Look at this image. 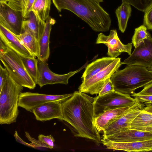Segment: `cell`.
<instances>
[{
  "mask_svg": "<svg viewBox=\"0 0 152 152\" xmlns=\"http://www.w3.org/2000/svg\"><path fill=\"white\" fill-rule=\"evenodd\" d=\"M23 19L21 13L11 7L5 0L0 1V25L19 35L22 33Z\"/></svg>",
  "mask_w": 152,
  "mask_h": 152,
  "instance_id": "cell-9",
  "label": "cell"
},
{
  "mask_svg": "<svg viewBox=\"0 0 152 152\" xmlns=\"http://www.w3.org/2000/svg\"><path fill=\"white\" fill-rule=\"evenodd\" d=\"M147 68L149 71L152 72V64L149 67H147Z\"/></svg>",
  "mask_w": 152,
  "mask_h": 152,
  "instance_id": "cell-39",
  "label": "cell"
},
{
  "mask_svg": "<svg viewBox=\"0 0 152 152\" xmlns=\"http://www.w3.org/2000/svg\"><path fill=\"white\" fill-rule=\"evenodd\" d=\"M14 137L15 138L16 141L26 146L33 148V146L31 143L26 142L19 137L17 131H15L14 134Z\"/></svg>",
  "mask_w": 152,
  "mask_h": 152,
  "instance_id": "cell-37",
  "label": "cell"
},
{
  "mask_svg": "<svg viewBox=\"0 0 152 152\" xmlns=\"http://www.w3.org/2000/svg\"><path fill=\"white\" fill-rule=\"evenodd\" d=\"M9 0H5V1H6V2H8Z\"/></svg>",
  "mask_w": 152,
  "mask_h": 152,
  "instance_id": "cell-41",
  "label": "cell"
},
{
  "mask_svg": "<svg viewBox=\"0 0 152 152\" xmlns=\"http://www.w3.org/2000/svg\"><path fill=\"white\" fill-rule=\"evenodd\" d=\"M131 95L140 102H143L149 104L152 103V95H141L135 93Z\"/></svg>",
  "mask_w": 152,
  "mask_h": 152,
  "instance_id": "cell-34",
  "label": "cell"
},
{
  "mask_svg": "<svg viewBox=\"0 0 152 152\" xmlns=\"http://www.w3.org/2000/svg\"><path fill=\"white\" fill-rule=\"evenodd\" d=\"M96 43L106 45L108 49L107 54L111 57L116 58L123 52H126L129 55L131 54L133 44H123L120 40L115 29L111 30L109 35L107 36L102 33H99L98 35Z\"/></svg>",
  "mask_w": 152,
  "mask_h": 152,
  "instance_id": "cell-12",
  "label": "cell"
},
{
  "mask_svg": "<svg viewBox=\"0 0 152 152\" xmlns=\"http://www.w3.org/2000/svg\"><path fill=\"white\" fill-rule=\"evenodd\" d=\"M23 87L9 75L0 90V124L16 122L19 113L18 98Z\"/></svg>",
  "mask_w": 152,
  "mask_h": 152,
  "instance_id": "cell-4",
  "label": "cell"
},
{
  "mask_svg": "<svg viewBox=\"0 0 152 152\" xmlns=\"http://www.w3.org/2000/svg\"><path fill=\"white\" fill-rule=\"evenodd\" d=\"M132 106L108 110L96 117L95 124L97 130L99 132L103 131L109 124L124 114Z\"/></svg>",
  "mask_w": 152,
  "mask_h": 152,
  "instance_id": "cell-18",
  "label": "cell"
},
{
  "mask_svg": "<svg viewBox=\"0 0 152 152\" xmlns=\"http://www.w3.org/2000/svg\"><path fill=\"white\" fill-rule=\"evenodd\" d=\"M107 149L129 152L152 151V139L131 142H116L101 140Z\"/></svg>",
  "mask_w": 152,
  "mask_h": 152,
  "instance_id": "cell-15",
  "label": "cell"
},
{
  "mask_svg": "<svg viewBox=\"0 0 152 152\" xmlns=\"http://www.w3.org/2000/svg\"><path fill=\"white\" fill-rule=\"evenodd\" d=\"M115 91L113 83L109 79L105 84L99 94V96H103Z\"/></svg>",
  "mask_w": 152,
  "mask_h": 152,
  "instance_id": "cell-33",
  "label": "cell"
},
{
  "mask_svg": "<svg viewBox=\"0 0 152 152\" xmlns=\"http://www.w3.org/2000/svg\"><path fill=\"white\" fill-rule=\"evenodd\" d=\"M73 94L61 103L63 119L61 121L70 128L75 136L101 142L99 132L95 124V98L79 91Z\"/></svg>",
  "mask_w": 152,
  "mask_h": 152,
  "instance_id": "cell-1",
  "label": "cell"
},
{
  "mask_svg": "<svg viewBox=\"0 0 152 152\" xmlns=\"http://www.w3.org/2000/svg\"><path fill=\"white\" fill-rule=\"evenodd\" d=\"M9 75V73L5 68L0 65V90Z\"/></svg>",
  "mask_w": 152,
  "mask_h": 152,
  "instance_id": "cell-35",
  "label": "cell"
},
{
  "mask_svg": "<svg viewBox=\"0 0 152 152\" xmlns=\"http://www.w3.org/2000/svg\"><path fill=\"white\" fill-rule=\"evenodd\" d=\"M152 139V132L130 129L110 136L101 140L116 142H131Z\"/></svg>",
  "mask_w": 152,
  "mask_h": 152,
  "instance_id": "cell-16",
  "label": "cell"
},
{
  "mask_svg": "<svg viewBox=\"0 0 152 152\" xmlns=\"http://www.w3.org/2000/svg\"><path fill=\"white\" fill-rule=\"evenodd\" d=\"M36 119L44 121L53 119H63L61 103L52 101L44 103L34 108L32 110Z\"/></svg>",
  "mask_w": 152,
  "mask_h": 152,
  "instance_id": "cell-14",
  "label": "cell"
},
{
  "mask_svg": "<svg viewBox=\"0 0 152 152\" xmlns=\"http://www.w3.org/2000/svg\"><path fill=\"white\" fill-rule=\"evenodd\" d=\"M56 22L55 20L49 16L45 22L44 31L39 40V61L46 62L50 54L49 47L50 37L52 26Z\"/></svg>",
  "mask_w": 152,
  "mask_h": 152,
  "instance_id": "cell-19",
  "label": "cell"
},
{
  "mask_svg": "<svg viewBox=\"0 0 152 152\" xmlns=\"http://www.w3.org/2000/svg\"><path fill=\"white\" fill-rule=\"evenodd\" d=\"M132 8L130 4L122 2L116 10L115 13L117 18L119 29L124 33L126 29L128 20L131 16Z\"/></svg>",
  "mask_w": 152,
  "mask_h": 152,
  "instance_id": "cell-25",
  "label": "cell"
},
{
  "mask_svg": "<svg viewBox=\"0 0 152 152\" xmlns=\"http://www.w3.org/2000/svg\"><path fill=\"white\" fill-rule=\"evenodd\" d=\"M130 129L152 132V112L142 109L132 121Z\"/></svg>",
  "mask_w": 152,
  "mask_h": 152,
  "instance_id": "cell-22",
  "label": "cell"
},
{
  "mask_svg": "<svg viewBox=\"0 0 152 152\" xmlns=\"http://www.w3.org/2000/svg\"><path fill=\"white\" fill-rule=\"evenodd\" d=\"M143 25L147 29L152 30V7L145 12Z\"/></svg>",
  "mask_w": 152,
  "mask_h": 152,
  "instance_id": "cell-32",
  "label": "cell"
},
{
  "mask_svg": "<svg viewBox=\"0 0 152 152\" xmlns=\"http://www.w3.org/2000/svg\"><path fill=\"white\" fill-rule=\"evenodd\" d=\"M38 139L42 143L48 146L50 149H52L53 148L55 140L51 135L45 136L42 134H40L38 136Z\"/></svg>",
  "mask_w": 152,
  "mask_h": 152,
  "instance_id": "cell-31",
  "label": "cell"
},
{
  "mask_svg": "<svg viewBox=\"0 0 152 152\" xmlns=\"http://www.w3.org/2000/svg\"><path fill=\"white\" fill-rule=\"evenodd\" d=\"M86 64L76 71H71L65 74L59 75L52 72L46 62L39 61L38 63V77L36 84L40 88L47 85L56 84L67 85L68 83L69 78L85 67Z\"/></svg>",
  "mask_w": 152,
  "mask_h": 152,
  "instance_id": "cell-10",
  "label": "cell"
},
{
  "mask_svg": "<svg viewBox=\"0 0 152 152\" xmlns=\"http://www.w3.org/2000/svg\"><path fill=\"white\" fill-rule=\"evenodd\" d=\"M121 0L122 2L127 3L142 12H145L152 7V0Z\"/></svg>",
  "mask_w": 152,
  "mask_h": 152,
  "instance_id": "cell-28",
  "label": "cell"
},
{
  "mask_svg": "<svg viewBox=\"0 0 152 152\" xmlns=\"http://www.w3.org/2000/svg\"><path fill=\"white\" fill-rule=\"evenodd\" d=\"M16 36L33 56L38 58L39 55V42L35 36L27 30Z\"/></svg>",
  "mask_w": 152,
  "mask_h": 152,
  "instance_id": "cell-23",
  "label": "cell"
},
{
  "mask_svg": "<svg viewBox=\"0 0 152 152\" xmlns=\"http://www.w3.org/2000/svg\"><path fill=\"white\" fill-rule=\"evenodd\" d=\"M0 59L10 77L23 87L33 89L36 84L26 69L21 56L7 47L6 51L0 53Z\"/></svg>",
  "mask_w": 152,
  "mask_h": 152,
  "instance_id": "cell-5",
  "label": "cell"
},
{
  "mask_svg": "<svg viewBox=\"0 0 152 152\" xmlns=\"http://www.w3.org/2000/svg\"><path fill=\"white\" fill-rule=\"evenodd\" d=\"M7 49V47L1 39H0V53L5 52Z\"/></svg>",
  "mask_w": 152,
  "mask_h": 152,
  "instance_id": "cell-38",
  "label": "cell"
},
{
  "mask_svg": "<svg viewBox=\"0 0 152 152\" xmlns=\"http://www.w3.org/2000/svg\"><path fill=\"white\" fill-rule=\"evenodd\" d=\"M137 94L141 95H152V82L144 86L142 90Z\"/></svg>",
  "mask_w": 152,
  "mask_h": 152,
  "instance_id": "cell-36",
  "label": "cell"
},
{
  "mask_svg": "<svg viewBox=\"0 0 152 152\" xmlns=\"http://www.w3.org/2000/svg\"><path fill=\"white\" fill-rule=\"evenodd\" d=\"M25 134L26 137L31 142L30 143L33 146V148L42 150L50 149L48 146L42 143L39 140H37L32 137L28 132H25Z\"/></svg>",
  "mask_w": 152,
  "mask_h": 152,
  "instance_id": "cell-30",
  "label": "cell"
},
{
  "mask_svg": "<svg viewBox=\"0 0 152 152\" xmlns=\"http://www.w3.org/2000/svg\"><path fill=\"white\" fill-rule=\"evenodd\" d=\"M122 65L121 58L114 61L102 70L90 78L82 81L79 91L91 95L99 94L105 84Z\"/></svg>",
  "mask_w": 152,
  "mask_h": 152,
  "instance_id": "cell-7",
  "label": "cell"
},
{
  "mask_svg": "<svg viewBox=\"0 0 152 152\" xmlns=\"http://www.w3.org/2000/svg\"><path fill=\"white\" fill-rule=\"evenodd\" d=\"M21 57L27 72L36 84L38 77L39 60L34 56H21Z\"/></svg>",
  "mask_w": 152,
  "mask_h": 152,
  "instance_id": "cell-26",
  "label": "cell"
},
{
  "mask_svg": "<svg viewBox=\"0 0 152 152\" xmlns=\"http://www.w3.org/2000/svg\"><path fill=\"white\" fill-rule=\"evenodd\" d=\"M28 0H10L8 4L14 10L23 13Z\"/></svg>",
  "mask_w": 152,
  "mask_h": 152,
  "instance_id": "cell-29",
  "label": "cell"
},
{
  "mask_svg": "<svg viewBox=\"0 0 152 152\" xmlns=\"http://www.w3.org/2000/svg\"><path fill=\"white\" fill-rule=\"evenodd\" d=\"M58 10L72 12L96 32L108 31L111 24L109 14L96 0H52Z\"/></svg>",
  "mask_w": 152,
  "mask_h": 152,
  "instance_id": "cell-2",
  "label": "cell"
},
{
  "mask_svg": "<svg viewBox=\"0 0 152 152\" xmlns=\"http://www.w3.org/2000/svg\"><path fill=\"white\" fill-rule=\"evenodd\" d=\"M115 58L104 57L93 61L88 65L81 77L82 81L87 80L107 67Z\"/></svg>",
  "mask_w": 152,
  "mask_h": 152,
  "instance_id": "cell-20",
  "label": "cell"
},
{
  "mask_svg": "<svg viewBox=\"0 0 152 152\" xmlns=\"http://www.w3.org/2000/svg\"><path fill=\"white\" fill-rule=\"evenodd\" d=\"M73 94L49 95L30 92H21L18 98V107L32 113L35 107L47 102L59 101L62 103L71 97Z\"/></svg>",
  "mask_w": 152,
  "mask_h": 152,
  "instance_id": "cell-8",
  "label": "cell"
},
{
  "mask_svg": "<svg viewBox=\"0 0 152 152\" xmlns=\"http://www.w3.org/2000/svg\"><path fill=\"white\" fill-rule=\"evenodd\" d=\"M137 99L132 97L130 94L114 91L110 93L95 98L94 103L95 117L105 111L117 108L132 106Z\"/></svg>",
  "mask_w": 152,
  "mask_h": 152,
  "instance_id": "cell-6",
  "label": "cell"
},
{
  "mask_svg": "<svg viewBox=\"0 0 152 152\" xmlns=\"http://www.w3.org/2000/svg\"><path fill=\"white\" fill-rule=\"evenodd\" d=\"M45 26V23L39 21L33 12L31 11L28 18L23 21L22 30L23 31L25 30L28 31L35 36L38 41L43 33Z\"/></svg>",
  "mask_w": 152,
  "mask_h": 152,
  "instance_id": "cell-21",
  "label": "cell"
},
{
  "mask_svg": "<svg viewBox=\"0 0 152 152\" xmlns=\"http://www.w3.org/2000/svg\"><path fill=\"white\" fill-rule=\"evenodd\" d=\"M0 39L7 47L11 48L20 56H33L16 35L1 25H0Z\"/></svg>",
  "mask_w": 152,
  "mask_h": 152,
  "instance_id": "cell-17",
  "label": "cell"
},
{
  "mask_svg": "<svg viewBox=\"0 0 152 152\" xmlns=\"http://www.w3.org/2000/svg\"><path fill=\"white\" fill-rule=\"evenodd\" d=\"M96 0L97 1H98V2H99V3L102 2L103 1V0Z\"/></svg>",
  "mask_w": 152,
  "mask_h": 152,
  "instance_id": "cell-40",
  "label": "cell"
},
{
  "mask_svg": "<svg viewBox=\"0 0 152 152\" xmlns=\"http://www.w3.org/2000/svg\"><path fill=\"white\" fill-rule=\"evenodd\" d=\"M141 104L137 99L136 103L124 114L109 124L103 131V137L111 135L130 129L133 119L140 113Z\"/></svg>",
  "mask_w": 152,
  "mask_h": 152,
  "instance_id": "cell-13",
  "label": "cell"
},
{
  "mask_svg": "<svg viewBox=\"0 0 152 152\" xmlns=\"http://www.w3.org/2000/svg\"><path fill=\"white\" fill-rule=\"evenodd\" d=\"M122 64L138 65L147 68L152 64V38L151 36L135 48L133 53Z\"/></svg>",
  "mask_w": 152,
  "mask_h": 152,
  "instance_id": "cell-11",
  "label": "cell"
},
{
  "mask_svg": "<svg viewBox=\"0 0 152 152\" xmlns=\"http://www.w3.org/2000/svg\"><path fill=\"white\" fill-rule=\"evenodd\" d=\"M110 80L115 91L132 94L137 88L152 82V72L144 66L127 65L124 69L116 71Z\"/></svg>",
  "mask_w": 152,
  "mask_h": 152,
  "instance_id": "cell-3",
  "label": "cell"
},
{
  "mask_svg": "<svg viewBox=\"0 0 152 152\" xmlns=\"http://www.w3.org/2000/svg\"><path fill=\"white\" fill-rule=\"evenodd\" d=\"M51 0H35L31 11L40 22L45 23L49 16Z\"/></svg>",
  "mask_w": 152,
  "mask_h": 152,
  "instance_id": "cell-24",
  "label": "cell"
},
{
  "mask_svg": "<svg viewBox=\"0 0 152 152\" xmlns=\"http://www.w3.org/2000/svg\"><path fill=\"white\" fill-rule=\"evenodd\" d=\"M147 28L144 25L135 29L134 34L132 38V43L134 46H137L144 40L151 36L147 31Z\"/></svg>",
  "mask_w": 152,
  "mask_h": 152,
  "instance_id": "cell-27",
  "label": "cell"
}]
</instances>
